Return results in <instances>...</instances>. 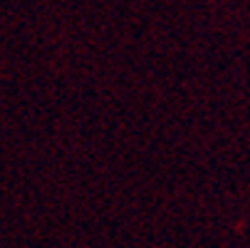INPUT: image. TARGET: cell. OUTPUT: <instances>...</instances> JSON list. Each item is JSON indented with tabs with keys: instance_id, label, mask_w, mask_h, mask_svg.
Segmentation results:
<instances>
[]
</instances>
